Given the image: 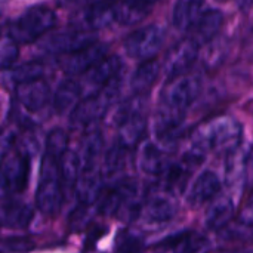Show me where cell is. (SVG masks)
<instances>
[{
    "instance_id": "1",
    "label": "cell",
    "mask_w": 253,
    "mask_h": 253,
    "mask_svg": "<svg viewBox=\"0 0 253 253\" xmlns=\"http://www.w3.org/2000/svg\"><path fill=\"white\" fill-rule=\"evenodd\" d=\"M242 126L231 117H216L203 123L194 133L190 147L205 156L212 151H233L239 147Z\"/></svg>"
},
{
    "instance_id": "2",
    "label": "cell",
    "mask_w": 253,
    "mask_h": 253,
    "mask_svg": "<svg viewBox=\"0 0 253 253\" xmlns=\"http://www.w3.org/2000/svg\"><path fill=\"white\" fill-rule=\"evenodd\" d=\"M56 25V16L52 9L43 4L28 7L9 27V37L18 44H28L49 33Z\"/></svg>"
},
{
    "instance_id": "3",
    "label": "cell",
    "mask_w": 253,
    "mask_h": 253,
    "mask_svg": "<svg viewBox=\"0 0 253 253\" xmlns=\"http://www.w3.org/2000/svg\"><path fill=\"white\" fill-rule=\"evenodd\" d=\"M120 93V83L119 77L110 82L102 90H99L96 95L84 96L79 105L73 110L70 114V125L74 129H84L90 126L93 122L102 119L108 108L116 102Z\"/></svg>"
},
{
    "instance_id": "4",
    "label": "cell",
    "mask_w": 253,
    "mask_h": 253,
    "mask_svg": "<svg viewBox=\"0 0 253 253\" xmlns=\"http://www.w3.org/2000/svg\"><path fill=\"white\" fill-rule=\"evenodd\" d=\"M62 202L64 194L58 160L44 156L42 162L40 182L36 193V206L44 215H55L59 212Z\"/></svg>"
},
{
    "instance_id": "5",
    "label": "cell",
    "mask_w": 253,
    "mask_h": 253,
    "mask_svg": "<svg viewBox=\"0 0 253 253\" xmlns=\"http://www.w3.org/2000/svg\"><path fill=\"white\" fill-rule=\"evenodd\" d=\"M166 42V30L159 24H148L132 31L123 42L126 53L139 61H150L160 52Z\"/></svg>"
},
{
    "instance_id": "6",
    "label": "cell",
    "mask_w": 253,
    "mask_h": 253,
    "mask_svg": "<svg viewBox=\"0 0 253 253\" xmlns=\"http://www.w3.org/2000/svg\"><path fill=\"white\" fill-rule=\"evenodd\" d=\"M202 92V80L194 74H184L178 79L170 80L163 92L160 105L168 108L187 113L191 104L199 98Z\"/></svg>"
},
{
    "instance_id": "7",
    "label": "cell",
    "mask_w": 253,
    "mask_h": 253,
    "mask_svg": "<svg viewBox=\"0 0 253 253\" xmlns=\"http://www.w3.org/2000/svg\"><path fill=\"white\" fill-rule=\"evenodd\" d=\"M96 43L93 31L87 28H67L50 34L40 43V49L50 55H68Z\"/></svg>"
},
{
    "instance_id": "8",
    "label": "cell",
    "mask_w": 253,
    "mask_h": 253,
    "mask_svg": "<svg viewBox=\"0 0 253 253\" xmlns=\"http://www.w3.org/2000/svg\"><path fill=\"white\" fill-rule=\"evenodd\" d=\"M30 159L21 151H10L0 165V190L6 194H18L25 190L28 181Z\"/></svg>"
},
{
    "instance_id": "9",
    "label": "cell",
    "mask_w": 253,
    "mask_h": 253,
    "mask_svg": "<svg viewBox=\"0 0 253 253\" xmlns=\"http://www.w3.org/2000/svg\"><path fill=\"white\" fill-rule=\"evenodd\" d=\"M122 70V59L117 55L105 56L102 61H99L96 65H93L89 71L83 74L82 79V95L92 96L96 95L99 90H102L110 82L119 77V73Z\"/></svg>"
},
{
    "instance_id": "10",
    "label": "cell",
    "mask_w": 253,
    "mask_h": 253,
    "mask_svg": "<svg viewBox=\"0 0 253 253\" xmlns=\"http://www.w3.org/2000/svg\"><path fill=\"white\" fill-rule=\"evenodd\" d=\"M199 49L200 46L190 37L173 44L166 53L163 62V71L166 73V76L173 80L187 74V71L191 68V65L199 56Z\"/></svg>"
},
{
    "instance_id": "11",
    "label": "cell",
    "mask_w": 253,
    "mask_h": 253,
    "mask_svg": "<svg viewBox=\"0 0 253 253\" xmlns=\"http://www.w3.org/2000/svg\"><path fill=\"white\" fill-rule=\"evenodd\" d=\"M185 123V113L168 108L165 105H159L154 123H153V132L157 139L156 144L169 145L175 144V141L179 139Z\"/></svg>"
},
{
    "instance_id": "12",
    "label": "cell",
    "mask_w": 253,
    "mask_h": 253,
    "mask_svg": "<svg viewBox=\"0 0 253 253\" xmlns=\"http://www.w3.org/2000/svg\"><path fill=\"white\" fill-rule=\"evenodd\" d=\"M107 44L104 43H93L82 50L64 55L59 59V67L65 74L74 76V74H84L89 71L93 65H96L99 61H102L107 56Z\"/></svg>"
},
{
    "instance_id": "13",
    "label": "cell",
    "mask_w": 253,
    "mask_h": 253,
    "mask_svg": "<svg viewBox=\"0 0 253 253\" xmlns=\"http://www.w3.org/2000/svg\"><path fill=\"white\" fill-rule=\"evenodd\" d=\"M178 213V205L173 196L168 193L151 194L145 203H142L141 216L148 225H165L169 224Z\"/></svg>"
},
{
    "instance_id": "14",
    "label": "cell",
    "mask_w": 253,
    "mask_h": 253,
    "mask_svg": "<svg viewBox=\"0 0 253 253\" xmlns=\"http://www.w3.org/2000/svg\"><path fill=\"white\" fill-rule=\"evenodd\" d=\"M222 188L221 178L213 170H203L196 176L188 188V203L191 206H205L219 197Z\"/></svg>"
},
{
    "instance_id": "15",
    "label": "cell",
    "mask_w": 253,
    "mask_h": 253,
    "mask_svg": "<svg viewBox=\"0 0 253 253\" xmlns=\"http://www.w3.org/2000/svg\"><path fill=\"white\" fill-rule=\"evenodd\" d=\"M15 95L18 102L28 111H39L42 110L49 98H50V89L47 82L43 79L31 80L27 83H22L15 87Z\"/></svg>"
},
{
    "instance_id": "16",
    "label": "cell",
    "mask_w": 253,
    "mask_h": 253,
    "mask_svg": "<svg viewBox=\"0 0 253 253\" xmlns=\"http://www.w3.org/2000/svg\"><path fill=\"white\" fill-rule=\"evenodd\" d=\"M136 165L144 175L159 178L169 166L166 153L156 142H144L138 151Z\"/></svg>"
},
{
    "instance_id": "17",
    "label": "cell",
    "mask_w": 253,
    "mask_h": 253,
    "mask_svg": "<svg viewBox=\"0 0 253 253\" xmlns=\"http://www.w3.org/2000/svg\"><path fill=\"white\" fill-rule=\"evenodd\" d=\"M74 188H76L77 199L80 200V205L90 206L95 202H98V199L102 193L101 169H98L96 166L83 168Z\"/></svg>"
},
{
    "instance_id": "18",
    "label": "cell",
    "mask_w": 253,
    "mask_h": 253,
    "mask_svg": "<svg viewBox=\"0 0 253 253\" xmlns=\"http://www.w3.org/2000/svg\"><path fill=\"white\" fill-rule=\"evenodd\" d=\"M224 22V13L219 9L208 7L202 18L197 21V24L190 31V39L196 42L199 46L211 43L213 37L218 34Z\"/></svg>"
},
{
    "instance_id": "19",
    "label": "cell",
    "mask_w": 253,
    "mask_h": 253,
    "mask_svg": "<svg viewBox=\"0 0 253 253\" xmlns=\"http://www.w3.org/2000/svg\"><path fill=\"white\" fill-rule=\"evenodd\" d=\"M206 9L208 4L203 1H196V0L178 1L172 9V24L176 30L190 33Z\"/></svg>"
},
{
    "instance_id": "20",
    "label": "cell",
    "mask_w": 253,
    "mask_h": 253,
    "mask_svg": "<svg viewBox=\"0 0 253 253\" xmlns=\"http://www.w3.org/2000/svg\"><path fill=\"white\" fill-rule=\"evenodd\" d=\"M234 216V203L227 196H219L211 202L205 213V225L209 230H225Z\"/></svg>"
},
{
    "instance_id": "21",
    "label": "cell",
    "mask_w": 253,
    "mask_h": 253,
    "mask_svg": "<svg viewBox=\"0 0 253 253\" xmlns=\"http://www.w3.org/2000/svg\"><path fill=\"white\" fill-rule=\"evenodd\" d=\"M162 70L163 65L156 59L141 62L130 77V89L135 92V95L144 96L156 84Z\"/></svg>"
},
{
    "instance_id": "22",
    "label": "cell",
    "mask_w": 253,
    "mask_h": 253,
    "mask_svg": "<svg viewBox=\"0 0 253 253\" xmlns=\"http://www.w3.org/2000/svg\"><path fill=\"white\" fill-rule=\"evenodd\" d=\"M44 74V67L39 61H30L18 67H10L4 71H0V82L4 86H19L22 83L42 79Z\"/></svg>"
},
{
    "instance_id": "23",
    "label": "cell",
    "mask_w": 253,
    "mask_h": 253,
    "mask_svg": "<svg viewBox=\"0 0 253 253\" xmlns=\"http://www.w3.org/2000/svg\"><path fill=\"white\" fill-rule=\"evenodd\" d=\"M191 175V168H188L185 163H169V166L165 169V172L159 176L163 185V193H168L170 196H175L178 193H184L188 179Z\"/></svg>"
},
{
    "instance_id": "24",
    "label": "cell",
    "mask_w": 253,
    "mask_h": 253,
    "mask_svg": "<svg viewBox=\"0 0 253 253\" xmlns=\"http://www.w3.org/2000/svg\"><path fill=\"white\" fill-rule=\"evenodd\" d=\"M117 127H119L117 144H120L122 147L129 150L142 141V138L147 132V119L144 114H136V116L129 117L125 122H122Z\"/></svg>"
},
{
    "instance_id": "25",
    "label": "cell",
    "mask_w": 253,
    "mask_h": 253,
    "mask_svg": "<svg viewBox=\"0 0 253 253\" xmlns=\"http://www.w3.org/2000/svg\"><path fill=\"white\" fill-rule=\"evenodd\" d=\"M212 248V240L197 231H185L173 239L170 245L172 253H211Z\"/></svg>"
},
{
    "instance_id": "26",
    "label": "cell",
    "mask_w": 253,
    "mask_h": 253,
    "mask_svg": "<svg viewBox=\"0 0 253 253\" xmlns=\"http://www.w3.org/2000/svg\"><path fill=\"white\" fill-rule=\"evenodd\" d=\"M82 98V89L80 84L74 80H64L53 96V107L56 113L59 114H67L73 113V110L79 105Z\"/></svg>"
},
{
    "instance_id": "27",
    "label": "cell",
    "mask_w": 253,
    "mask_h": 253,
    "mask_svg": "<svg viewBox=\"0 0 253 253\" xmlns=\"http://www.w3.org/2000/svg\"><path fill=\"white\" fill-rule=\"evenodd\" d=\"M33 216V209L21 202H9L0 209V224L9 228H25Z\"/></svg>"
},
{
    "instance_id": "28",
    "label": "cell",
    "mask_w": 253,
    "mask_h": 253,
    "mask_svg": "<svg viewBox=\"0 0 253 253\" xmlns=\"http://www.w3.org/2000/svg\"><path fill=\"white\" fill-rule=\"evenodd\" d=\"M150 10L151 4L142 1H122L114 4L116 21L122 25H133L144 21Z\"/></svg>"
},
{
    "instance_id": "29",
    "label": "cell",
    "mask_w": 253,
    "mask_h": 253,
    "mask_svg": "<svg viewBox=\"0 0 253 253\" xmlns=\"http://www.w3.org/2000/svg\"><path fill=\"white\" fill-rule=\"evenodd\" d=\"M84 21L89 31H96L108 27L116 21L114 4L108 3H92L84 10Z\"/></svg>"
},
{
    "instance_id": "30",
    "label": "cell",
    "mask_w": 253,
    "mask_h": 253,
    "mask_svg": "<svg viewBox=\"0 0 253 253\" xmlns=\"http://www.w3.org/2000/svg\"><path fill=\"white\" fill-rule=\"evenodd\" d=\"M104 148V138L99 130H90L84 133L80 142L79 157L82 162V169L89 166H96V160L101 156Z\"/></svg>"
},
{
    "instance_id": "31",
    "label": "cell",
    "mask_w": 253,
    "mask_h": 253,
    "mask_svg": "<svg viewBox=\"0 0 253 253\" xmlns=\"http://www.w3.org/2000/svg\"><path fill=\"white\" fill-rule=\"evenodd\" d=\"M127 165V148L120 144L113 145L104 156L101 175L102 178H114L125 170Z\"/></svg>"
},
{
    "instance_id": "32",
    "label": "cell",
    "mask_w": 253,
    "mask_h": 253,
    "mask_svg": "<svg viewBox=\"0 0 253 253\" xmlns=\"http://www.w3.org/2000/svg\"><path fill=\"white\" fill-rule=\"evenodd\" d=\"M58 165H59L61 181L68 187H76L77 179L82 173V162L79 154L68 150L58 160Z\"/></svg>"
},
{
    "instance_id": "33",
    "label": "cell",
    "mask_w": 253,
    "mask_h": 253,
    "mask_svg": "<svg viewBox=\"0 0 253 253\" xmlns=\"http://www.w3.org/2000/svg\"><path fill=\"white\" fill-rule=\"evenodd\" d=\"M68 133L64 129H52L44 141V156L59 160L65 151H68Z\"/></svg>"
},
{
    "instance_id": "34",
    "label": "cell",
    "mask_w": 253,
    "mask_h": 253,
    "mask_svg": "<svg viewBox=\"0 0 253 253\" xmlns=\"http://www.w3.org/2000/svg\"><path fill=\"white\" fill-rule=\"evenodd\" d=\"M19 55L18 43H15L9 36L0 39V71H4L12 67Z\"/></svg>"
},
{
    "instance_id": "35",
    "label": "cell",
    "mask_w": 253,
    "mask_h": 253,
    "mask_svg": "<svg viewBox=\"0 0 253 253\" xmlns=\"http://www.w3.org/2000/svg\"><path fill=\"white\" fill-rule=\"evenodd\" d=\"M34 249V242L28 237H7L0 240V253H28Z\"/></svg>"
},
{
    "instance_id": "36",
    "label": "cell",
    "mask_w": 253,
    "mask_h": 253,
    "mask_svg": "<svg viewBox=\"0 0 253 253\" xmlns=\"http://www.w3.org/2000/svg\"><path fill=\"white\" fill-rule=\"evenodd\" d=\"M90 219V213H89V206H84V205H80L77 209L73 211L71 213V218H70V227L74 230V231H79L82 230Z\"/></svg>"
},
{
    "instance_id": "37",
    "label": "cell",
    "mask_w": 253,
    "mask_h": 253,
    "mask_svg": "<svg viewBox=\"0 0 253 253\" xmlns=\"http://www.w3.org/2000/svg\"><path fill=\"white\" fill-rule=\"evenodd\" d=\"M13 144H15V133L10 129L0 130V165L3 163L6 156L10 153Z\"/></svg>"
},
{
    "instance_id": "38",
    "label": "cell",
    "mask_w": 253,
    "mask_h": 253,
    "mask_svg": "<svg viewBox=\"0 0 253 253\" xmlns=\"http://www.w3.org/2000/svg\"><path fill=\"white\" fill-rule=\"evenodd\" d=\"M240 221L246 227H253V194L248 199V202L245 203V206L242 209Z\"/></svg>"
}]
</instances>
